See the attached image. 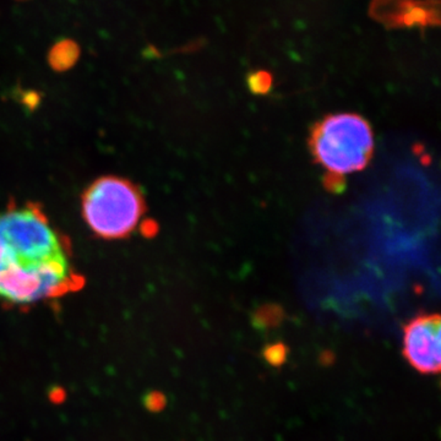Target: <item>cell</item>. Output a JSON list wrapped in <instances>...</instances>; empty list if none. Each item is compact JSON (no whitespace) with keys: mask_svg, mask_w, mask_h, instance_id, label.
<instances>
[{"mask_svg":"<svg viewBox=\"0 0 441 441\" xmlns=\"http://www.w3.org/2000/svg\"><path fill=\"white\" fill-rule=\"evenodd\" d=\"M48 397L51 400V402L53 403H63L65 401V398H66V392H65V390L61 386H53L49 389V392H48Z\"/></svg>","mask_w":441,"mask_h":441,"instance_id":"cell-8","label":"cell"},{"mask_svg":"<svg viewBox=\"0 0 441 441\" xmlns=\"http://www.w3.org/2000/svg\"><path fill=\"white\" fill-rule=\"evenodd\" d=\"M439 314H420L403 328V357L424 375L440 372L441 333Z\"/></svg>","mask_w":441,"mask_h":441,"instance_id":"cell-4","label":"cell"},{"mask_svg":"<svg viewBox=\"0 0 441 441\" xmlns=\"http://www.w3.org/2000/svg\"><path fill=\"white\" fill-rule=\"evenodd\" d=\"M143 403L147 411L160 412L166 406L165 395L161 394L158 391L147 392L143 398Z\"/></svg>","mask_w":441,"mask_h":441,"instance_id":"cell-6","label":"cell"},{"mask_svg":"<svg viewBox=\"0 0 441 441\" xmlns=\"http://www.w3.org/2000/svg\"><path fill=\"white\" fill-rule=\"evenodd\" d=\"M69 247L34 206L0 212V299L32 304L78 288Z\"/></svg>","mask_w":441,"mask_h":441,"instance_id":"cell-1","label":"cell"},{"mask_svg":"<svg viewBox=\"0 0 441 441\" xmlns=\"http://www.w3.org/2000/svg\"><path fill=\"white\" fill-rule=\"evenodd\" d=\"M285 355H287V350H285V346L281 343L268 347L265 350V358L268 363L273 365H280L283 363L285 360Z\"/></svg>","mask_w":441,"mask_h":441,"instance_id":"cell-7","label":"cell"},{"mask_svg":"<svg viewBox=\"0 0 441 441\" xmlns=\"http://www.w3.org/2000/svg\"><path fill=\"white\" fill-rule=\"evenodd\" d=\"M145 210L138 188L123 178L103 177L87 188L83 216L93 233L106 239L124 238L136 228Z\"/></svg>","mask_w":441,"mask_h":441,"instance_id":"cell-3","label":"cell"},{"mask_svg":"<svg viewBox=\"0 0 441 441\" xmlns=\"http://www.w3.org/2000/svg\"><path fill=\"white\" fill-rule=\"evenodd\" d=\"M314 162L333 179L367 168L375 148L370 123L355 113L330 114L316 121L308 138Z\"/></svg>","mask_w":441,"mask_h":441,"instance_id":"cell-2","label":"cell"},{"mask_svg":"<svg viewBox=\"0 0 441 441\" xmlns=\"http://www.w3.org/2000/svg\"><path fill=\"white\" fill-rule=\"evenodd\" d=\"M273 83V76L266 70H254L247 76L248 87L255 95H266L271 91Z\"/></svg>","mask_w":441,"mask_h":441,"instance_id":"cell-5","label":"cell"}]
</instances>
